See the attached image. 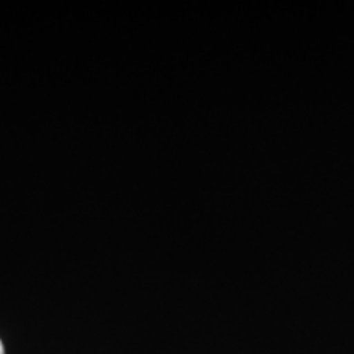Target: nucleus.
Here are the masks:
<instances>
[{
  "label": "nucleus",
  "mask_w": 354,
  "mask_h": 354,
  "mask_svg": "<svg viewBox=\"0 0 354 354\" xmlns=\"http://www.w3.org/2000/svg\"><path fill=\"white\" fill-rule=\"evenodd\" d=\"M0 354H6V351H3V344H2V342H0Z\"/></svg>",
  "instance_id": "obj_1"
}]
</instances>
